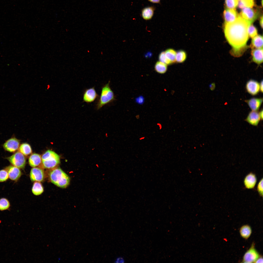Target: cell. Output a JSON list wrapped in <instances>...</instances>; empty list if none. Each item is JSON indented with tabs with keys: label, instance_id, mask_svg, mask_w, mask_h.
<instances>
[{
	"label": "cell",
	"instance_id": "obj_8",
	"mask_svg": "<svg viewBox=\"0 0 263 263\" xmlns=\"http://www.w3.org/2000/svg\"><path fill=\"white\" fill-rule=\"evenodd\" d=\"M99 96L94 87L87 89L84 90L83 93V101L87 103H91L98 98Z\"/></svg>",
	"mask_w": 263,
	"mask_h": 263
},
{
	"label": "cell",
	"instance_id": "obj_35",
	"mask_svg": "<svg viewBox=\"0 0 263 263\" xmlns=\"http://www.w3.org/2000/svg\"><path fill=\"white\" fill-rule=\"evenodd\" d=\"M254 263H263V258L262 257L259 256L256 260Z\"/></svg>",
	"mask_w": 263,
	"mask_h": 263
},
{
	"label": "cell",
	"instance_id": "obj_16",
	"mask_svg": "<svg viewBox=\"0 0 263 263\" xmlns=\"http://www.w3.org/2000/svg\"><path fill=\"white\" fill-rule=\"evenodd\" d=\"M263 98H253L245 102L253 111H257L260 108L263 102Z\"/></svg>",
	"mask_w": 263,
	"mask_h": 263
},
{
	"label": "cell",
	"instance_id": "obj_10",
	"mask_svg": "<svg viewBox=\"0 0 263 263\" xmlns=\"http://www.w3.org/2000/svg\"><path fill=\"white\" fill-rule=\"evenodd\" d=\"M30 177L32 181L41 182L43 180L45 177L44 171L40 168L33 167L30 171Z\"/></svg>",
	"mask_w": 263,
	"mask_h": 263
},
{
	"label": "cell",
	"instance_id": "obj_20",
	"mask_svg": "<svg viewBox=\"0 0 263 263\" xmlns=\"http://www.w3.org/2000/svg\"><path fill=\"white\" fill-rule=\"evenodd\" d=\"M250 47L252 49L263 48V37L257 35L252 38Z\"/></svg>",
	"mask_w": 263,
	"mask_h": 263
},
{
	"label": "cell",
	"instance_id": "obj_14",
	"mask_svg": "<svg viewBox=\"0 0 263 263\" xmlns=\"http://www.w3.org/2000/svg\"><path fill=\"white\" fill-rule=\"evenodd\" d=\"M260 119L259 113L257 111H252L249 113L245 120L252 125L257 126Z\"/></svg>",
	"mask_w": 263,
	"mask_h": 263
},
{
	"label": "cell",
	"instance_id": "obj_28",
	"mask_svg": "<svg viewBox=\"0 0 263 263\" xmlns=\"http://www.w3.org/2000/svg\"><path fill=\"white\" fill-rule=\"evenodd\" d=\"M10 207L9 201L5 198L0 199V210L3 211L8 209Z\"/></svg>",
	"mask_w": 263,
	"mask_h": 263
},
{
	"label": "cell",
	"instance_id": "obj_4",
	"mask_svg": "<svg viewBox=\"0 0 263 263\" xmlns=\"http://www.w3.org/2000/svg\"><path fill=\"white\" fill-rule=\"evenodd\" d=\"M41 165L44 168L52 169L56 167L60 163V157L51 150L46 151L41 156Z\"/></svg>",
	"mask_w": 263,
	"mask_h": 263
},
{
	"label": "cell",
	"instance_id": "obj_3",
	"mask_svg": "<svg viewBox=\"0 0 263 263\" xmlns=\"http://www.w3.org/2000/svg\"><path fill=\"white\" fill-rule=\"evenodd\" d=\"M110 83L109 81L102 87L100 95L96 104L97 110L112 102L115 99L114 92L110 86Z\"/></svg>",
	"mask_w": 263,
	"mask_h": 263
},
{
	"label": "cell",
	"instance_id": "obj_18",
	"mask_svg": "<svg viewBox=\"0 0 263 263\" xmlns=\"http://www.w3.org/2000/svg\"><path fill=\"white\" fill-rule=\"evenodd\" d=\"M256 181V178L254 174L252 173L249 174L244 179V183L245 186L247 188H252L254 187Z\"/></svg>",
	"mask_w": 263,
	"mask_h": 263
},
{
	"label": "cell",
	"instance_id": "obj_37",
	"mask_svg": "<svg viewBox=\"0 0 263 263\" xmlns=\"http://www.w3.org/2000/svg\"><path fill=\"white\" fill-rule=\"evenodd\" d=\"M259 21L260 25L261 28H262L263 27V16L262 15Z\"/></svg>",
	"mask_w": 263,
	"mask_h": 263
},
{
	"label": "cell",
	"instance_id": "obj_26",
	"mask_svg": "<svg viewBox=\"0 0 263 263\" xmlns=\"http://www.w3.org/2000/svg\"><path fill=\"white\" fill-rule=\"evenodd\" d=\"M165 55L172 63L176 62L177 52L173 49L169 48L165 51Z\"/></svg>",
	"mask_w": 263,
	"mask_h": 263
},
{
	"label": "cell",
	"instance_id": "obj_13",
	"mask_svg": "<svg viewBox=\"0 0 263 263\" xmlns=\"http://www.w3.org/2000/svg\"><path fill=\"white\" fill-rule=\"evenodd\" d=\"M225 23H228L234 21L238 17L239 15L234 9H225L223 13Z\"/></svg>",
	"mask_w": 263,
	"mask_h": 263
},
{
	"label": "cell",
	"instance_id": "obj_1",
	"mask_svg": "<svg viewBox=\"0 0 263 263\" xmlns=\"http://www.w3.org/2000/svg\"><path fill=\"white\" fill-rule=\"evenodd\" d=\"M250 24L240 15L234 22L224 24L225 37L233 49L246 47L249 37L247 29Z\"/></svg>",
	"mask_w": 263,
	"mask_h": 263
},
{
	"label": "cell",
	"instance_id": "obj_21",
	"mask_svg": "<svg viewBox=\"0 0 263 263\" xmlns=\"http://www.w3.org/2000/svg\"><path fill=\"white\" fill-rule=\"evenodd\" d=\"M239 232L240 235L242 238L247 239L250 236L252 230L249 225H246L242 226L240 228Z\"/></svg>",
	"mask_w": 263,
	"mask_h": 263
},
{
	"label": "cell",
	"instance_id": "obj_43",
	"mask_svg": "<svg viewBox=\"0 0 263 263\" xmlns=\"http://www.w3.org/2000/svg\"><path fill=\"white\" fill-rule=\"evenodd\" d=\"M144 137H143V138H140V140H141L142 139H144Z\"/></svg>",
	"mask_w": 263,
	"mask_h": 263
},
{
	"label": "cell",
	"instance_id": "obj_29",
	"mask_svg": "<svg viewBox=\"0 0 263 263\" xmlns=\"http://www.w3.org/2000/svg\"><path fill=\"white\" fill-rule=\"evenodd\" d=\"M249 37L253 38L258 35V31L256 28L251 24L249 26L247 29Z\"/></svg>",
	"mask_w": 263,
	"mask_h": 263
},
{
	"label": "cell",
	"instance_id": "obj_9",
	"mask_svg": "<svg viewBox=\"0 0 263 263\" xmlns=\"http://www.w3.org/2000/svg\"><path fill=\"white\" fill-rule=\"evenodd\" d=\"M20 142L15 138H12L6 141L3 145L4 149L9 152H14L19 149Z\"/></svg>",
	"mask_w": 263,
	"mask_h": 263
},
{
	"label": "cell",
	"instance_id": "obj_38",
	"mask_svg": "<svg viewBox=\"0 0 263 263\" xmlns=\"http://www.w3.org/2000/svg\"><path fill=\"white\" fill-rule=\"evenodd\" d=\"M260 90L262 92H263V80H262L260 83Z\"/></svg>",
	"mask_w": 263,
	"mask_h": 263
},
{
	"label": "cell",
	"instance_id": "obj_36",
	"mask_svg": "<svg viewBox=\"0 0 263 263\" xmlns=\"http://www.w3.org/2000/svg\"><path fill=\"white\" fill-rule=\"evenodd\" d=\"M150 2L157 4H160V0H147Z\"/></svg>",
	"mask_w": 263,
	"mask_h": 263
},
{
	"label": "cell",
	"instance_id": "obj_23",
	"mask_svg": "<svg viewBox=\"0 0 263 263\" xmlns=\"http://www.w3.org/2000/svg\"><path fill=\"white\" fill-rule=\"evenodd\" d=\"M154 69L156 71L160 74L165 73L167 69V65L160 61L157 62L155 64Z\"/></svg>",
	"mask_w": 263,
	"mask_h": 263
},
{
	"label": "cell",
	"instance_id": "obj_34",
	"mask_svg": "<svg viewBox=\"0 0 263 263\" xmlns=\"http://www.w3.org/2000/svg\"><path fill=\"white\" fill-rule=\"evenodd\" d=\"M116 263H123L124 262V260L122 257H119L116 258L115 261Z\"/></svg>",
	"mask_w": 263,
	"mask_h": 263
},
{
	"label": "cell",
	"instance_id": "obj_40",
	"mask_svg": "<svg viewBox=\"0 0 263 263\" xmlns=\"http://www.w3.org/2000/svg\"><path fill=\"white\" fill-rule=\"evenodd\" d=\"M215 86V85L214 84H211L210 86V89L211 90H213V89H214V88Z\"/></svg>",
	"mask_w": 263,
	"mask_h": 263
},
{
	"label": "cell",
	"instance_id": "obj_32",
	"mask_svg": "<svg viewBox=\"0 0 263 263\" xmlns=\"http://www.w3.org/2000/svg\"><path fill=\"white\" fill-rule=\"evenodd\" d=\"M9 178L8 173L6 169H2L0 170V182L6 181Z\"/></svg>",
	"mask_w": 263,
	"mask_h": 263
},
{
	"label": "cell",
	"instance_id": "obj_12",
	"mask_svg": "<svg viewBox=\"0 0 263 263\" xmlns=\"http://www.w3.org/2000/svg\"><path fill=\"white\" fill-rule=\"evenodd\" d=\"M19 168L13 165L6 167L5 169L7 171L9 178L11 180L17 181L20 177L21 172Z\"/></svg>",
	"mask_w": 263,
	"mask_h": 263
},
{
	"label": "cell",
	"instance_id": "obj_6",
	"mask_svg": "<svg viewBox=\"0 0 263 263\" xmlns=\"http://www.w3.org/2000/svg\"><path fill=\"white\" fill-rule=\"evenodd\" d=\"M240 15L250 24H252L257 18L258 13L257 11L251 8L242 9Z\"/></svg>",
	"mask_w": 263,
	"mask_h": 263
},
{
	"label": "cell",
	"instance_id": "obj_24",
	"mask_svg": "<svg viewBox=\"0 0 263 263\" xmlns=\"http://www.w3.org/2000/svg\"><path fill=\"white\" fill-rule=\"evenodd\" d=\"M254 0H239L238 6L239 8L243 9L245 8H252L254 5Z\"/></svg>",
	"mask_w": 263,
	"mask_h": 263
},
{
	"label": "cell",
	"instance_id": "obj_17",
	"mask_svg": "<svg viewBox=\"0 0 263 263\" xmlns=\"http://www.w3.org/2000/svg\"><path fill=\"white\" fill-rule=\"evenodd\" d=\"M155 9V7L152 6H148L143 8L141 11L142 18L146 20L151 19L153 16Z\"/></svg>",
	"mask_w": 263,
	"mask_h": 263
},
{
	"label": "cell",
	"instance_id": "obj_5",
	"mask_svg": "<svg viewBox=\"0 0 263 263\" xmlns=\"http://www.w3.org/2000/svg\"><path fill=\"white\" fill-rule=\"evenodd\" d=\"M7 159L14 166L21 169L25 167L26 162V158L25 155L19 151Z\"/></svg>",
	"mask_w": 263,
	"mask_h": 263
},
{
	"label": "cell",
	"instance_id": "obj_15",
	"mask_svg": "<svg viewBox=\"0 0 263 263\" xmlns=\"http://www.w3.org/2000/svg\"><path fill=\"white\" fill-rule=\"evenodd\" d=\"M263 48L252 49L251 55L254 62L258 65L263 62Z\"/></svg>",
	"mask_w": 263,
	"mask_h": 263
},
{
	"label": "cell",
	"instance_id": "obj_31",
	"mask_svg": "<svg viewBox=\"0 0 263 263\" xmlns=\"http://www.w3.org/2000/svg\"><path fill=\"white\" fill-rule=\"evenodd\" d=\"M159 59L160 61L167 65H170L172 64L166 57L165 51H162L160 53L159 56Z\"/></svg>",
	"mask_w": 263,
	"mask_h": 263
},
{
	"label": "cell",
	"instance_id": "obj_11",
	"mask_svg": "<svg viewBox=\"0 0 263 263\" xmlns=\"http://www.w3.org/2000/svg\"><path fill=\"white\" fill-rule=\"evenodd\" d=\"M246 88L249 94L253 95H255L260 91V83L255 80H249L246 84Z\"/></svg>",
	"mask_w": 263,
	"mask_h": 263
},
{
	"label": "cell",
	"instance_id": "obj_30",
	"mask_svg": "<svg viewBox=\"0 0 263 263\" xmlns=\"http://www.w3.org/2000/svg\"><path fill=\"white\" fill-rule=\"evenodd\" d=\"M238 0H225L226 7L228 9H234L238 6Z\"/></svg>",
	"mask_w": 263,
	"mask_h": 263
},
{
	"label": "cell",
	"instance_id": "obj_39",
	"mask_svg": "<svg viewBox=\"0 0 263 263\" xmlns=\"http://www.w3.org/2000/svg\"><path fill=\"white\" fill-rule=\"evenodd\" d=\"M259 115L261 120L263 119V110L262 109L260 111L259 113Z\"/></svg>",
	"mask_w": 263,
	"mask_h": 263
},
{
	"label": "cell",
	"instance_id": "obj_25",
	"mask_svg": "<svg viewBox=\"0 0 263 263\" xmlns=\"http://www.w3.org/2000/svg\"><path fill=\"white\" fill-rule=\"evenodd\" d=\"M32 192L35 195L41 194L43 192V187L39 182L35 181L34 183L32 188Z\"/></svg>",
	"mask_w": 263,
	"mask_h": 263
},
{
	"label": "cell",
	"instance_id": "obj_7",
	"mask_svg": "<svg viewBox=\"0 0 263 263\" xmlns=\"http://www.w3.org/2000/svg\"><path fill=\"white\" fill-rule=\"evenodd\" d=\"M260 256L259 254L255 249L254 244L246 252L243 257V262L244 263H254Z\"/></svg>",
	"mask_w": 263,
	"mask_h": 263
},
{
	"label": "cell",
	"instance_id": "obj_2",
	"mask_svg": "<svg viewBox=\"0 0 263 263\" xmlns=\"http://www.w3.org/2000/svg\"><path fill=\"white\" fill-rule=\"evenodd\" d=\"M52 169L49 175L51 182L60 188H64L67 187L70 182L69 176L59 168L56 167Z\"/></svg>",
	"mask_w": 263,
	"mask_h": 263
},
{
	"label": "cell",
	"instance_id": "obj_22",
	"mask_svg": "<svg viewBox=\"0 0 263 263\" xmlns=\"http://www.w3.org/2000/svg\"><path fill=\"white\" fill-rule=\"evenodd\" d=\"M19 151L25 156H28L31 154L32 152L31 148L29 144L28 143H24L20 145Z\"/></svg>",
	"mask_w": 263,
	"mask_h": 263
},
{
	"label": "cell",
	"instance_id": "obj_41",
	"mask_svg": "<svg viewBox=\"0 0 263 263\" xmlns=\"http://www.w3.org/2000/svg\"><path fill=\"white\" fill-rule=\"evenodd\" d=\"M157 124V125H159L160 128V129L162 127L161 125L160 124H159L158 123Z\"/></svg>",
	"mask_w": 263,
	"mask_h": 263
},
{
	"label": "cell",
	"instance_id": "obj_19",
	"mask_svg": "<svg viewBox=\"0 0 263 263\" xmlns=\"http://www.w3.org/2000/svg\"><path fill=\"white\" fill-rule=\"evenodd\" d=\"M28 162L30 165L32 167L38 166L41 164V157L37 153L32 154L29 157Z\"/></svg>",
	"mask_w": 263,
	"mask_h": 263
},
{
	"label": "cell",
	"instance_id": "obj_27",
	"mask_svg": "<svg viewBox=\"0 0 263 263\" xmlns=\"http://www.w3.org/2000/svg\"><path fill=\"white\" fill-rule=\"evenodd\" d=\"M187 54L186 52L183 50H180L176 52V62L178 63H182L184 62L187 58Z\"/></svg>",
	"mask_w": 263,
	"mask_h": 263
},
{
	"label": "cell",
	"instance_id": "obj_33",
	"mask_svg": "<svg viewBox=\"0 0 263 263\" xmlns=\"http://www.w3.org/2000/svg\"><path fill=\"white\" fill-rule=\"evenodd\" d=\"M263 178L259 183L257 186V190L260 194L262 196L263 195Z\"/></svg>",
	"mask_w": 263,
	"mask_h": 263
},
{
	"label": "cell",
	"instance_id": "obj_42",
	"mask_svg": "<svg viewBox=\"0 0 263 263\" xmlns=\"http://www.w3.org/2000/svg\"><path fill=\"white\" fill-rule=\"evenodd\" d=\"M47 89H48L50 88V85H47Z\"/></svg>",
	"mask_w": 263,
	"mask_h": 263
}]
</instances>
